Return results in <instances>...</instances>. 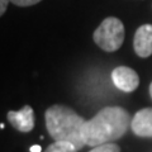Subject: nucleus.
I'll use <instances>...</instances> for the list:
<instances>
[{
	"label": "nucleus",
	"mask_w": 152,
	"mask_h": 152,
	"mask_svg": "<svg viewBox=\"0 0 152 152\" xmlns=\"http://www.w3.org/2000/svg\"><path fill=\"white\" fill-rule=\"evenodd\" d=\"M133 47L136 53L142 58L152 55V24H143L136 31Z\"/></svg>",
	"instance_id": "nucleus-6"
},
{
	"label": "nucleus",
	"mask_w": 152,
	"mask_h": 152,
	"mask_svg": "<svg viewBox=\"0 0 152 152\" xmlns=\"http://www.w3.org/2000/svg\"><path fill=\"white\" fill-rule=\"evenodd\" d=\"M45 152H77V148L69 142H55L47 147Z\"/></svg>",
	"instance_id": "nucleus-8"
},
{
	"label": "nucleus",
	"mask_w": 152,
	"mask_h": 152,
	"mask_svg": "<svg viewBox=\"0 0 152 152\" xmlns=\"http://www.w3.org/2000/svg\"><path fill=\"white\" fill-rule=\"evenodd\" d=\"M131 124L129 114L121 107H107L84 123L83 138L85 145L96 147L110 143L124 136Z\"/></svg>",
	"instance_id": "nucleus-1"
},
{
	"label": "nucleus",
	"mask_w": 152,
	"mask_h": 152,
	"mask_svg": "<svg viewBox=\"0 0 152 152\" xmlns=\"http://www.w3.org/2000/svg\"><path fill=\"white\" fill-rule=\"evenodd\" d=\"M94 42L102 50L114 52L124 42V26L118 18L108 17L94 32Z\"/></svg>",
	"instance_id": "nucleus-3"
},
{
	"label": "nucleus",
	"mask_w": 152,
	"mask_h": 152,
	"mask_svg": "<svg viewBox=\"0 0 152 152\" xmlns=\"http://www.w3.org/2000/svg\"><path fill=\"white\" fill-rule=\"evenodd\" d=\"M131 128L136 136L152 137V108L141 109L131 121Z\"/></svg>",
	"instance_id": "nucleus-7"
},
{
	"label": "nucleus",
	"mask_w": 152,
	"mask_h": 152,
	"mask_svg": "<svg viewBox=\"0 0 152 152\" xmlns=\"http://www.w3.org/2000/svg\"><path fill=\"white\" fill-rule=\"evenodd\" d=\"M112 80L115 86L124 93H132L138 88L140 77L137 72L127 66H119L112 71Z\"/></svg>",
	"instance_id": "nucleus-4"
},
{
	"label": "nucleus",
	"mask_w": 152,
	"mask_h": 152,
	"mask_svg": "<svg viewBox=\"0 0 152 152\" xmlns=\"http://www.w3.org/2000/svg\"><path fill=\"white\" fill-rule=\"evenodd\" d=\"M46 127L55 142H69L80 150L85 146L83 127L86 122L66 105H52L45 113Z\"/></svg>",
	"instance_id": "nucleus-2"
},
{
	"label": "nucleus",
	"mask_w": 152,
	"mask_h": 152,
	"mask_svg": "<svg viewBox=\"0 0 152 152\" xmlns=\"http://www.w3.org/2000/svg\"><path fill=\"white\" fill-rule=\"evenodd\" d=\"M8 121L19 132H31L34 127V112L32 107L26 105L20 110L8 112Z\"/></svg>",
	"instance_id": "nucleus-5"
},
{
	"label": "nucleus",
	"mask_w": 152,
	"mask_h": 152,
	"mask_svg": "<svg viewBox=\"0 0 152 152\" xmlns=\"http://www.w3.org/2000/svg\"><path fill=\"white\" fill-rule=\"evenodd\" d=\"M89 152H121V148L118 145L110 142V143H104V145L94 147V148Z\"/></svg>",
	"instance_id": "nucleus-9"
},
{
	"label": "nucleus",
	"mask_w": 152,
	"mask_h": 152,
	"mask_svg": "<svg viewBox=\"0 0 152 152\" xmlns=\"http://www.w3.org/2000/svg\"><path fill=\"white\" fill-rule=\"evenodd\" d=\"M9 1H10V0H0V17H1L3 14L5 13Z\"/></svg>",
	"instance_id": "nucleus-11"
},
{
	"label": "nucleus",
	"mask_w": 152,
	"mask_h": 152,
	"mask_svg": "<svg viewBox=\"0 0 152 152\" xmlns=\"http://www.w3.org/2000/svg\"><path fill=\"white\" fill-rule=\"evenodd\" d=\"M150 95H151V98H152V83L150 85Z\"/></svg>",
	"instance_id": "nucleus-13"
},
{
	"label": "nucleus",
	"mask_w": 152,
	"mask_h": 152,
	"mask_svg": "<svg viewBox=\"0 0 152 152\" xmlns=\"http://www.w3.org/2000/svg\"><path fill=\"white\" fill-rule=\"evenodd\" d=\"M39 1H42V0H10V3L18 7H31V5H36Z\"/></svg>",
	"instance_id": "nucleus-10"
},
{
	"label": "nucleus",
	"mask_w": 152,
	"mask_h": 152,
	"mask_svg": "<svg viewBox=\"0 0 152 152\" xmlns=\"http://www.w3.org/2000/svg\"><path fill=\"white\" fill-rule=\"evenodd\" d=\"M41 146H32L31 148H29V151L31 152H41Z\"/></svg>",
	"instance_id": "nucleus-12"
}]
</instances>
